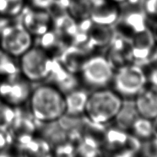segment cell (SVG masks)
<instances>
[{
	"label": "cell",
	"instance_id": "22",
	"mask_svg": "<svg viewBox=\"0 0 157 157\" xmlns=\"http://www.w3.org/2000/svg\"><path fill=\"white\" fill-rule=\"evenodd\" d=\"M92 3L86 0H70L67 10L77 21L90 18Z\"/></svg>",
	"mask_w": 157,
	"mask_h": 157
},
{
	"label": "cell",
	"instance_id": "23",
	"mask_svg": "<svg viewBox=\"0 0 157 157\" xmlns=\"http://www.w3.org/2000/svg\"><path fill=\"white\" fill-rule=\"evenodd\" d=\"M133 135L139 139L147 140L154 136V123L153 120L139 117L132 127Z\"/></svg>",
	"mask_w": 157,
	"mask_h": 157
},
{
	"label": "cell",
	"instance_id": "5",
	"mask_svg": "<svg viewBox=\"0 0 157 157\" xmlns=\"http://www.w3.org/2000/svg\"><path fill=\"white\" fill-rule=\"evenodd\" d=\"M147 77L141 66L128 63L114 72L112 83L114 90L123 99L135 97L147 84Z\"/></svg>",
	"mask_w": 157,
	"mask_h": 157
},
{
	"label": "cell",
	"instance_id": "14",
	"mask_svg": "<svg viewBox=\"0 0 157 157\" xmlns=\"http://www.w3.org/2000/svg\"><path fill=\"white\" fill-rule=\"evenodd\" d=\"M140 117L154 120L157 118V87L151 85L145 88L134 100Z\"/></svg>",
	"mask_w": 157,
	"mask_h": 157
},
{
	"label": "cell",
	"instance_id": "21",
	"mask_svg": "<svg viewBox=\"0 0 157 157\" xmlns=\"http://www.w3.org/2000/svg\"><path fill=\"white\" fill-rule=\"evenodd\" d=\"M19 74L21 73L18 59L12 57L0 49V76L6 78Z\"/></svg>",
	"mask_w": 157,
	"mask_h": 157
},
{
	"label": "cell",
	"instance_id": "27",
	"mask_svg": "<svg viewBox=\"0 0 157 157\" xmlns=\"http://www.w3.org/2000/svg\"><path fill=\"white\" fill-rule=\"evenodd\" d=\"M55 1V0H27V4L35 9L48 10Z\"/></svg>",
	"mask_w": 157,
	"mask_h": 157
},
{
	"label": "cell",
	"instance_id": "25",
	"mask_svg": "<svg viewBox=\"0 0 157 157\" xmlns=\"http://www.w3.org/2000/svg\"><path fill=\"white\" fill-rule=\"evenodd\" d=\"M13 139L8 130H0V156L13 155Z\"/></svg>",
	"mask_w": 157,
	"mask_h": 157
},
{
	"label": "cell",
	"instance_id": "13",
	"mask_svg": "<svg viewBox=\"0 0 157 157\" xmlns=\"http://www.w3.org/2000/svg\"><path fill=\"white\" fill-rule=\"evenodd\" d=\"M89 52L85 48L71 44L67 46L56 57L64 68L72 73L76 74L80 72L83 64L90 57Z\"/></svg>",
	"mask_w": 157,
	"mask_h": 157
},
{
	"label": "cell",
	"instance_id": "31",
	"mask_svg": "<svg viewBox=\"0 0 157 157\" xmlns=\"http://www.w3.org/2000/svg\"><path fill=\"white\" fill-rule=\"evenodd\" d=\"M2 81V77L1 76H0V84H1Z\"/></svg>",
	"mask_w": 157,
	"mask_h": 157
},
{
	"label": "cell",
	"instance_id": "18",
	"mask_svg": "<svg viewBox=\"0 0 157 157\" xmlns=\"http://www.w3.org/2000/svg\"><path fill=\"white\" fill-rule=\"evenodd\" d=\"M114 32V30L110 26L93 24L88 33V41L83 48L90 52L96 48H105L109 46Z\"/></svg>",
	"mask_w": 157,
	"mask_h": 157
},
{
	"label": "cell",
	"instance_id": "10",
	"mask_svg": "<svg viewBox=\"0 0 157 157\" xmlns=\"http://www.w3.org/2000/svg\"><path fill=\"white\" fill-rule=\"evenodd\" d=\"M155 47V36L148 28L133 35L131 38V58L135 64L142 67Z\"/></svg>",
	"mask_w": 157,
	"mask_h": 157
},
{
	"label": "cell",
	"instance_id": "26",
	"mask_svg": "<svg viewBox=\"0 0 157 157\" xmlns=\"http://www.w3.org/2000/svg\"><path fill=\"white\" fill-rule=\"evenodd\" d=\"M140 152L143 156L150 157H157V138H150L145 140V142L141 144Z\"/></svg>",
	"mask_w": 157,
	"mask_h": 157
},
{
	"label": "cell",
	"instance_id": "7",
	"mask_svg": "<svg viewBox=\"0 0 157 157\" xmlns=\"http://www.w3.org/2000/svg\"><path fill=\"white\" fill-rule=\"evenodd\" d=\"M34 84L21 74L2 78L0 84V99L15 108L26 106Z\"/></svg>",
	"mask_w": 157,
	"mask_h": 157
},
{
	"label": "cell",
	"instance_id": "9",
	"mask_svg": "<svg viewBox=\"0 0 157 157\" xmlns=\"http://www.w3.org/2000/svg\"><path fill=\"white\" fill-rule=\"evenodd\" d=\"M17 19L34 37L44 34L52 26V19L48 11L35 9L28 4Z\"/></svg>",
	"mask_w": 157,
	"mask_h": 157
},
{
	"label": "cell",
	"instance_id": "11",
	"mask_svg": "<svg viewBox=\"0 0 157 157\" xmlns=\"http://www.w3.org/2000/svg\"><path fill=\"white\" fill-rule=\"evenodd\" d=\"M121 10L114 3L107 0H95L92 3L90 18L93 24L113 26L119 21Z\"/></svg>",
	"mask_w": 157,
	"mask_h": 157
},
{
	"label": "cell",
	"instance_id": "19",
	"mask_svg": "<svg viewBox=\"0 0 157 157\" xmlns=\"http://www.w3.org/2000/svg\"><path fill=\"white\" fill-rule=\"evenodd\" d=\"M89 93L83 89L76 88L65 94L66 114L70 115L84 114Z\"/></svg>",
	"mask_w": 157,
	"mask_h": 157
},
{
	"label": "cell",
	"instance_id": "17",
	"mask_svg": "<svg viewBox=\"0 0 157 157\" xmlns=\"http://www.w3.org/2000/svg\"><path fill=\"white\" fill-rule=\"evenodd\" d=\"M139 117L134 101L132 99H123L122 104L114 121L116 127L128 131L131 130L134 122Z\"/></svg>",
	"mask_w": 157,
	"mask_h": 157
},
{
	"label": "cell",
	"instance_id": "12",
	"mask_svg": "<svg viewBox=\"0 0 157 157\" xmlns=\"http://www.w3.org/2000/svg\"><path fill=\"white\" fill-rule=\"evenodd\" d=\"M146 15L142 6H138L137 4H125V7L123 10H121L117 24H121L120 26L134 35L147 28Z\"/></svg>",
	"mask_w": 157,
	"mask_h": 157
},
{
	"label": "cell",
	"instance_id": "1",
	"mask_svg": "<svg viewBox=\"0 0 157 157\" xmlns=\"http://www.w3.org/2000/svg\"><path fill=\"white\" fill-rule=\"evenodd\" d=\"M28 101V110L38 123L57 121L66 114L65 94L48 82L36 83Z\"/></svg>",
	"mask_w": 157,
	"mask_h": 157
},
{
	"label": "cell",
	"instance_id": "20",
	"mask_svg": "<svg viewBox=\"0 0 157 157\" xmlns=\"http://www.w3.org/2000/svg\"><path fill=\"white\" fill-rule=\"evenodd\" d=\"M34 45L49 52L50 55L54 53L57 56L67 46L63 39L55 30L50 29L41 36L35 37Z\"/></svg>",
	"mask_w": 157,
	"mask_h": 157
},
{
	"label": "cell",
	"instance_id": "28",
	"mask_svg": "<svg viewBox=\"0 0 157 157\" xmlns=\"http://www.w3.org/2000/svg\"><path fill=\"white\" fill-rule=\"evenodd\" d=\"M147 79H149L151 85L157 87V68H153L151 70Z\"/></svg>",
	"mask_w": 157,
	"mask_h": 157
},
{
	"label": "cell",
	"instance_id": "8",
	"mask_svg": "<svg viewBox=\"0 0 157 157\" xmlns=\"http://www.w3.org/2000/svg\"><path fill=\"white\" fill-rule=\"evenodd\" d=\"M13 144H22L30 141L37 134V122L25 106L17 108V113L8 129Z\"/></svg>",
	"mask_w": 157,
	"mask_h": 157
},
{
	"label": "cell",
	"instance_id": "15",
	"mask_svg": "<svg viewBox=\"0 0 157 157\" xmlns=\"http://www.w3.org/2000/svg\"><path fill=\"white\" fill-rule=\"evenodd\" d=\"M52 149L48 143L37 134L25 144H13V146L15 155L21 156H50Z\"/></svg>",
	"mask_w": 157,
	"mask_h": 157
},
{
	"label": "cell",
	"instance_id": "4",
	"mask_svg": "<svg viewBox=\"0 0 157 157\" xmlns=\"http://www.w3.org/2000/svg\"><path fill=\"white\" fill-rule=\"evenodd\" d=\"M35 37L17 18L9 19L0 29V49L19 59L34 46Z\"/></svg>",
	"mask_w": 157,
	"mask_h": 157
},
{
	"label": "cell",
	"instance_id": "16",
	"mask_svg": "<svg viewBox=\"0 0 157 157\" xmlns=\"http://www.w3.org/2000/svg\"><path fill=\"white\" fill-rule=\"evenodd\" d=\"M37 135L48 143L52 148L68 141L66 132L57 121L47 123L37 122Z\"/></svg>",
	"mask_w": 157,
	"mask_h": 157
},
{
	"label": "cell",
	"instance_id": "3",
	"mask_svg": "<svg viewBox=\"0 0 157 157\" xmlns=\"http://www.w3.org/2000/svg\"><path fill=\"white\" fill-rule=\"evenodd\" d=\"M20 73L33 84L45 82L52 69L53 57L34 45L18 59Z\"/></svg>",
	"mask_w": 157,
	"mask_h": 157
},
{
	"label": "cell",
	"instance_id": "6",
	"mask_svg": "<svg viewBox=\"0 0 157 157\" xmlns=\"http://www.w3.org/2000/svg\"><path fill=\"white\" fill-rule=\"evenodd\" d=\"M83 83L92 89L104 88L112 83L114 70L105 57H90L80 71Z\"/></svg>",
	"mask_w": 157,
	"mask_h": 157
},
{
	"label": "cell",
	"instance_id": "24",
	"mask_svg": "<svg viewBox=\"0 0 157 157\" xmlns=\"http://www.w3.org/2000/svg\"><path fill=\"white\" fill-rule=\"evenodd\" d=\"M17 113L15 108L0 99V130H8Z\"/></svg>",
	"mask_w": 157,
	"mask_h": 157
},
{
	"label": "cell",
	"instance_id": "2",
	"mask_svg": "<svg viewBox=\"0 0 157 157\" xmlns=\"http://www.w3.org/2000/svg\"><path fill=\"white\" fill-rule=\"evenodd\" d=\"M122 102L123 98L114 90H94L89 94L84 114L92 122L106 125L114 120Z\"/></svg>",
	"mask_w": 157,
	"mask_h": 157
},
{
	"label": "cell",
	"instance_id": "29",
	"mask_svg": "<svg viewBox=\"0 0 157 157\" xmlns=\"http://www.w3.org/2000/svg\"><path fill=\"white\" fill-rule=\"evenodd\" d=\"M154 123V130H155V132H154V136L157 138V118L153 120Z\"/></svg>",
	"mask_w": 157,
	"mask_h": 157
},
{
	"label": "cell",
	"instance_id": "30",
	"mask_svg": "<svg viewBox=\"0 0 157 157\" xmlns=\"http://www.w3.org/2000/svg\"><path fill=\"white\" fill-rule=\"evenodd\" d=\"M86 1H88V2H91V3H92V2H94L95 0H86Z\"/></svg>",
	"mask_w": 157,
	"mask_h": 157
}]
</instances>
